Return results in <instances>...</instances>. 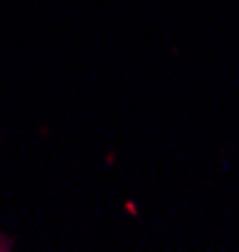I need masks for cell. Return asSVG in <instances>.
<instances>
[{
  "label": "cell",
  "instance_id": "cell-1",
  "mask_svg": "<svg viewBox=\"0 0 239 252\" xmlns=\"http://www.w3.org/2000/svg\"><path fill=\"white\" fill-rule=\"evenodd\" d=\"M5 245H8V242H5V240H3V237H0V250H8V247H5Z\"/></svg>",
  "mask_w": 239,
  "mask_h": 252
}]
</instances>
